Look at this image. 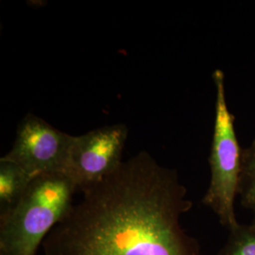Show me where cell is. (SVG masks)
<instances>
[{
  "instance_id": "obj_6",
  "label": "cell",
  "mask_w": 255,
  "mask_h": 255,
  "mask_svg": "<svg viewBox=\"0 0 255 255\" xmlns=\"http://www.w3.org/2000/svg\"><path fill=\"white\" fill-rule=\"evenodd\" d=\"M33 178L17 164L0 160V214L17 203Z\"/></svg>"
},
{
  "instance_id": "obj_7",
  "label": "cell",
  "mask_w": 255,
  "mask_h": 255,
  "mask_svg": "<svg viewBox=\"0 0 255 255\" xmlns=\"http://www.w3.org/2000/svg\"><path fill=\"white\" fill-rule=\"evenodd\" d=\"M238 198L242 206L255 218V138L250 146L243 148Z\"/></svg>"
},
{
  "instance_id": "obj_4",
  "label": "cell",
  "mask_w": 255,
  "mask_h": 255,
  "mask_svg": "<svg viewBox=\"0 0 255 255\" xmlns=\"http://www.w3.org/2000/svg\"><path fill=\"white\" fill-rule=\"evenodd\" d=\"M128 130L124 124L98 128L73 136L64 174L79 191L101 182L122 162Z\"/></svg>"
},
{
  "instance_id": "obj_3",
  "label": "cell",
  "mask_w": 255,
  "mask_h": 255,
  "mask_svg": "<svg viewBox=\"0 0 255 255\" xmlns=\"http://www.w3.org/2000/svg\"><path fill=\"white\" fill-rule=\"evenodd\" d=\"M216 86V114L209 155L211 179L201 202L214 212L220 224L229 231L239 224L235 210L242 167V153L235 127V116L226 100L225 75L213 72Z\"/></svg>"
},
{
  "instance_id": "obj_8",
  "label": "cell",
  "mask_w": 255,
  "mask_h": 255,
  "mask_svg": "<svg viewBox=\"0 0 255 255\" xmlns=\"http://www.w3.org/2000/svg\"><path fill=\"white\" fill-rule=\"evenodd\" d=\"M218 255H255V227L238 224L229 231L228 238Z\"/></svg>"
},
{
  "instance_id": "obj_9",
  "label": "cell",
  "mask_w": 255,
  "mask_h": 255,
  "mask_svg": "<svg viewBox=\"0 0 255 255\" xmlns=\"http://www.w3.org/2000/svg\"><path fill=\"white\" fill-rule=\"evenodd\" d=\"M252 224H253V225H254V226H255V219H254V221H253V222H252Z\"/></svg>"
},
{
  "instance_id": "obj_2",
  "label": "cell",
  "mask_w": 255,
  "mask_h": 255,
  "mask_svg": "<svg viewBox=\"0 0 255 255\" xmlns=\"http://www.w3.org/2000/svg\"><path fill=\"white\" fill-rule=\"evenodd\" d=\"M78 188L64 173L38 175L17 203L0 214V255H36L73 207Z\"/></svg>"
},
{
  "instance_id": "obj_5",
  "label": "cell",
  "mask_w": 255,
  "mask_h": 255,
  "mask_svg": "<svg viewBox=\"0 0 255 255\" xmlns=\"http://www.w3.org/2000/svg\"><path fill=\"white\" fill-rule=\"evenodd\" d=\"M73 135L28 114L20 122L11 149L0 160L11 162L32 177L64 173Z\"/></svg>"
},
{
  "instance_id": "obj_1",
  "label": "cell",
  "mask_w": 255,
  "mask_h": 255,
  "mask_svg": "<svg viewBox=\"0 0 255 255\" xmlns=\"http://www.w3.org/2000/svg\"><path fill=\"white\" fill-rule=\"evenodd\" d=\"M82 192L46 237L44 255H202L182 226L192 208L185 186L148 152Z\"/></svg>"
}]
</instances>
